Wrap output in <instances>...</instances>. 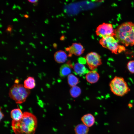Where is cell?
<instances>
[{"label":"cell","instance_id":"obj_39","mask_svg":"<svg viewBox=\"0 0 134 134\" xmlns=\"http://www.w3.org/2000/svg\"><path fill=\"white\" fill-rule=\"evenodd\" d=\"M45 49H46L47 48V47L45 45Z\"/></svg>","mask_w":134,"mask_h":134},{"label":"cell","instance_id":"obj_51","mask_svg":"<svg viewBox=\"0 0 134 134\" xmlns=\"http://www.w3.org/2000/svg\"><path fill=\"white\" fill-rule=\"evenodd\" d=\"M5 43L6 44H7V43L6 42H5Z\"/></svg>","mask_w":134,"mask_h":134},{"label":"cell","instance_id":"obj_49","mask_svg":"<svg viewBox=\"0 0 134 134\" xmlns=\"http://www.w3.org/2000/svg\"><path fill=\"white\" fill-rule=\"evenodd\" d=\"M13 31H14L15 32H16V31L14 29L13 30Z\"/></svg>","mask_w":134,"mask_h":134},{"label":"cell","instance_id":"obj_31","mask_svg":"<svg viewBox=\"0 0 134 134\" xmlns=\"http://www.w3.org/2000/svg\"><path fill=\"white\" fill-rule=\"evenodd\" d=\"M18 8L19 10H21V7L20 6Z\"/></svg>","mask_w":134,"mask_h":134},{"label":"cell","instance_id":"obj_19","mask_svg":"<svg viewBox=\"0 0 134 134\" xmlns=\"http://www.w3.org/2000/svg\"><path fill=\"white\" fill-rule=\"evenodd\" d=\"M127 68L129 71L131 73H134V60L129 62L127 65Z\"/></svg>","mask_w":134,"mask_h":134},{"label":"cell","instance_id":"obj_14","mask_svg":"<svg viewBox=\"0 0 134 134\" xmlns=\"http://www.w3.org/2000/svg\"><path fill=\"white\" fill-rule=\"evenodd\" d=\"M76 134H88L89 131V127L83 124L76 125L74 129Z\"/></svg>","mask_w":134,"mask_h":134},{"label":"cell","instance_id":"obj_15","mask_svg":"<svg viewBox=\"0 0 134 134\" xmlns=\"http://www.w3.org/2000/svg\"><path fill=\"white\" fill-rule=\"evenodd\" d=\"M35 85V79L34 77L32 76L28 77L24 82L23 85L24 87L29 90L34 88Z\"/></svg>","mask_w":134,"mask_h":134},{"label":"cell","instance_id":"obj_27","mask_svg":"<svg viewBox=\"0 0 134 134\" xmlns=\"http://www.w3.org/2000/svg\"><path fill=\"white\" fill-rule=\"evenodd\" d=\"M24 16L26 18H28L29 17V16H28V15H27V14H25L24 15Z\"/></svg>","mask_w":134,"mask_h":134},{"label":"cell","instance_id":"obj_57","mask_svg":"<svg viewBox=\"0 0 134 134\" xmlns=\"http://www.w3.org/2000/svg\"><path fill=\"white\" fill-rule=\"evenodd\" d=\"M0 20H1V19L0 18Z\"/></svg>","mask_w":134,"mask_h":134},{"label":"cell","instance_id":"obj_24","mask_svg":"<svg viewBox=\"0 0 134 134\" xmlns=\"http://www.w3.org/2000/svg\"><path fill=\"white\" fill-rule=\"evenodd\" d=\"M19 80L18 79H16L15 81V84H19Z\"/></svg>","mask_w":134,"mask_h":134},{"label":"cell","instance_id":"obj_22","mask_svg":"<svg viewBox=\"0 0 134 134\" xmlns=\"http://www.w3.org/2000/svg\"><path fill=\"white\" fill-rule=\"evenodd\" d=\"M11 29V28L10 27H8L7 30L9 32H10Z\"/></svg>","mask_w":134,"mask_h":134},{"label":"cell","instance_id":"obj_44","mask_svg":"<svg viewBox=\"0 0 134 134\" xmlns=\"http://www.w3.org/2000/svg\"><path fill=\"white\" fill-rule=\"evenodd\" d=\"M19 6L18 5H17V8H18V7H19Z\"/></svg>","mask_w":134,"mask_h":134},{"label":"cell","instance_id":"obj_42","mask_svg":"<svg viewBox=\"0 0 134 134\" xmlns=\"http://www.w3.org/2000/svg\"><path fill=\"white\" fill-rule=\"evenodd\" d=\"M32 47H33V48H36V47H35V46H32Z\"/></svg>","mask_w":134,"mask_h":134},{"label":"cell","instance_id":"obj_43","mask_svg":"<svg viewBox=\"0 0 134 134\" xmlns=\"http://www.w3.org/2000/svg\"><path fill=\"white\" fill-rule=\"evenodd\" d=\"M12 8H13L14 9L16 8L15 7H14L13 6H12Z\"/></svg>","mask_w":134,"mask_h":134},{"label":"cell","instance_id":"obj_33","mask_svg":"<svg viewBox=\"0 0 134 134\" xmlns=\"http://www.w3.org/2000/svg\"><path fill=\"white\" fill-rule=\"evenodd\" d=\"M3 11L2 10L1 11V14H3Z\"/></svg>","mask_w":134,"mask_h":134},{"label":"cell","instance_id":"obj_25","mask_svg":"<svg viewBox=\"0 0 134 134\" xmlns=\"http://www.w3.org/2000/svg\"><path fill=\"white\" fill-rule=\"evenodd\" d=\"M44 22L45 23L47 24H48V19H46Z\"/></svg>","mask_w":134,"mask_h":134},{"label":"cell","instance_id":"obj_28","mask_svg":"<svg viewBox=\"0 0 134 134\" xmlns=\"http://www.w3.org/2000/svg\"><path fill=\"white\" fill-rule=\"evenodd\" d=\"M129 106V107H132L133 106V105H132L131 104H129L128 105Z\"/></svg>","mask_w":134,"mask_h":134},{"label":"cell","instance_id":"obj_50","mask_svg":"<svg viewBox=\"0 0 134 134\" xmlns=\"http://www.w3.org/2000/svg\"><path fill=\"white\" fill-rule=\"evenodd\" d=\"M22 35L23 36H24V35L23 34H22Z\"/></svg>","mask_w":134,"mask_h":134},{"label":"cell","instance_id":"obj_9","mask_svg":"<svg viewBox=\"0 0 134 134\" xmlns=\"http://www.w3.org/2000/svg\"><path fill=\"white\" fill-rule=\"evenodd\" d=\"M85 77L88 82L91 84H93L98 81L100 77L98 73L96 70H93L89 71L87 73Z\"/></svg>","mask_w":134,"mask_h":134},{"label":"cell","instance_id":"obj_53","mask_svg":"<svg viewBox=\"0 0 134 134\" xmlns=\"http://www.w3.org/2000/svg\"><path fill=\"white\" fill-rule=\"evenodd\" d=\"M26 50H28V48H26Z\"/></svg>","mask_w":134,"mask_h":134},{"label":"cell","instance_id":"obj_29","mask_svg":"<svg viewBox=\"0 0 134 134\" xmlns=\"http://www.w3.org/2000/svg\"><path fill=\"white\" fill-rule=\"evenodd\" d=\"M1 43L3 45L4 43H5V42L3 41H1Z\"/></svg>","mask_w":134,"mask_h":134},{"label":"cell","instance_id":"obj_18","mask_svg":"<svg viewBox=\"0 0 134 134\" xmlns=\"http://www.w3.org/2000/svg\"><path fill=\"white\" fill-rule=\"evenodd\" d=\"M81 92L80 88L76 86L72 87L69 90L70 95L74 98H76L79 96L81 94Z\"/></svg>","mask_w":134,"mask_h":134},{"label":"cell","instance_id":"obj_7","mask_svg":"<svg viewBox=\"0 0 134 134\" xmlns=\"http://www.w3.org/2000/svg\"><path fill=\"white\" fill-rule=\"evenodd\" d=\"M116 30L112 25L109 23H103L97 28L96 31L97 35L102 38L109 36L115 35Z\"/></svg>","mask_w":134,"mask_h":134},{"label":"cell","instance_id":"obj_54","mask_svg":"<svg viewBox=\"0 0 134 134\" xmlns=\"http://www.w3.org/2000/svg\"><path fill=\"white\" fill-rule=\"evenodd\" d=\"M19 15L21 16V14L20 13Z\"/></svg>","mask_w":134,"mask_h":134},{"label":"cell","instance_id":"obj_2","mask_svg":"<svg viewBox=\"0 0 134 134\" xmlns=\"http://www.w3.org/2000/svg\"><path fill=\"white\" fill-rule=\"evenodd\" d=\"M115 37L126 46L134 45V23L132 22L123 23L116 30Z\"/></svg>","mask_w":134,"mask_h":134},{"label":"cell","instance_id":"obj_32","mask_svg":"<svg viewBox=\"0 0 134 134\" xmlns=\"http://www.w3.org/2000/svg\"><path fill=\"white\" fill-rule=\"evenodd\" d=\"M13 6L15 7L16 8H17V6L14 4L13 5Z\"/></svg>","mask_w":134,"mask_h":134},{"label":"cell","instance_id":"obj_52","mask_svg":"<svg viewBox=\"0 0 134 134\" xmlns=\"http://www.w3.org/2000/svg\"><path fill=\"white\" fill-rule=\"evenodd\" d=\"M23 3H25V2H24V1H23Z\"/></svg>","mask_w":134,"mask_h":134},{"label":"cell","instance_id":"obj_35","mask_svg":"<svg viewBox=\"0 0 134 134\" xmlns=\"http://www.w3.org/2000/svg\"><path fill=\"white\" fill-rule=\"evenodd\" d=\"M41 34L43 36H45L44 34H43V33H41Z\"/></svg>","mask_w":134,"mask_h":134},{"label":"cell","instance_id":"obj_13","mask_svg":"<svg viewBox=\"0 0 134 134\" xmlns=\"http://www.w3.org/2000/svg\"><path fill=\"white\" fill-rule=\"evenodd\" d=\"M71 68L72 67L67 63L62 65L60 68V76L63 77L70 74Z\"/></svg>","mask_w":134,"mask_h":134},{"label":"cell","instance_id":"obj_30","mask_svg":"<svg viewBox=\"0 0 134 134\" xmlns=\"http://www.w3.org/2000/svg\"><path fill=\"white\" fill-rule=\"evenodd\" d=\"M22 31V30L21 29H20L19 31V32H21Z\"/></svg>","mask_w":134,"mask_h":134},{"label":"cell","instance_id":"obj_58","mask_svg":"<svg viewBox=\"0 0 134 134\" xmlns=\"http://www.w3.org/2000/svg\"><path fill=\"white\" fill-rule=\"evenodd\" d=\"M34 24L35 25V24Z\"/></svg>","mask_w":134,"mask_h":134},{"label":"cell","instance_id":"obj_36","mask_svg":"<svg viewBox=\"0 0 134 134\" xmlns=\"http://www.w3.org/2000/svg\"><path fill=\"white\" fill-rule=\"evenodd\" d=\"M36 36H33V37L34 38H36Z\"/></svg>","mask_w":134,"mask_h":134},{"label":"cell","instance_id":"obj_34","mask_svg":"<svg viewBox=\"0 0 134 134\" xmlns=\"http://www.w3.org/2000/svg\"><path fill=\"white\" fill-rule=\"evenodd\" d=\"M33 44V43H32V42H30V43H29V44L31 45H32Z\"/></svg>","mask_w":134,"mask_h":134},{"label":"cell","instance_id":"obj_10","mask_svg":"<svg viewBox=\"0 0 134 134\" xmlns=\"http://www.w3.org/2000/svg\"><path fill=\"white\" fill-rule=\"evenodd\" d=\"M81 120L83 124L89 127L93 125L95 122V118L92 114L89 113L83 115L81 117Z\"/></svg>","mask_w":134,"mask_h":134},{"label":"cell","instance_id":"obj_21","mask_svg":"<svg viewBox=\"0 0 134 134\" xmlns=\"http://www.w3.org/2000/svg\"><path fill=\"white\" fill-rule=\"evenodd\" d=\"M28 1L31 2H36L38 0H29Z\"/></svg>","mask_w":134,"mask_h":134},{"label":"cell","instance_id":"obj_26","mask_svg":"<svg viewBox=\"0 0 134 134\" xmlns=\"http://www.w3.org/2000/svg\"><path fill=\"white\" fill-rule=\"evenodd\" d=\"M20 44L21 45H22L24 44V43L23 42V41H22L21 40H20Z\"/></svg>","mask_w":134,"mask_h":134},{"label":"cell","instance_id":"obj_47","mask_svg":"<svg viewBox=\"0 0 134 134\" xmlns=\"http://www.w3.org/2000/svg\"><path fill=\"white\" fill-rule=\"evenodd\" d=\"M0 34H2V32L0 31Z\"/></svg>","mask_w":134,"mask_h":134},{"label":"cell","instance_id":"obj_11","mask_svg":"<svg viewBox=\"0 0 134 134\" xmlns=\"http://www.w3.org/2000/svg\"><path fill=\"white\" fill-rule=\"evenodd\" d=\"M73 68L75 73L80 75L87 73L89 71L83 64L79 63L73 65Z\"/></svg>","mask_w":134,"mask_h":134},{"label":"cell","instance_id":"obj_12","mask_svg":"<svg viewBox=\"0 0 134 134\" xmlns=\"http://www.w3.org/2000/svg\"><path fill=\"white\" fill-rule=\"evenodd\" d=\"M55 61L58 63H62L65 62L67 58V55L64 51L60 50L55 53L54 55Z\"/></svg>","mask_w":134,"mask_h":134},{"label":"cell","instance_id":"obj_6","mask_svg":"<svg viewBox=\"0 0 134 134\" xmlns=\"http://www.w3.org/2000/svg\"><path fill=\"white\" fill-rule=\"evenodd\" d=\"M85 58L88 67L91 70H94L102 64L100 56L96 52H91L89 53Z\"/></svg>","mask_w":134,"mask_h":134},{"label":"cell","instance_id":"obj_5","mask_svg":"<svg viewBox=\"0 0 134 134\" xmlns=\"http://www.w3.org/2000/svg\"><path fill=\"white\" fill-rule=\"evenodd\" d=\"M99 43L103 47L110 51L112 53L117 54L125 51L124 46L119 44L118 41L113 36H109L102 38L99 41Z\"/></svg>","mask_w":134,"mask_h":134},{"label":"cell","instance_id":"obj_37","mask_svg":"<svg viewBox=\"0 0 134 134\" xmlns=\"http://www.w3.org/2000/svg\"><path fill=\"white\" fill-rule=\"evenodd\" d=\"M40 44H43V43L42 42V41H40Z\"/></svg>","mask_w":134,"mask_h":134},{"label":"cell","instance_id":"obj_46","mask_svg":"<svg viewBox=\"0 0 134 134\" xmlns=\"http://www.w3.org/2000/svg\"><path fill=\"white\" fill-rule=\"evenodd\" d=\"M33 11L34 12L35 11V10H34V9H33Z\"/></svg>","mask_w":134,"mask_h":134},{"label":"cell","instance_id":"obj_20","mask_svg":"<svg viewBox=\"0 0 134 134\" xmlns=\"http://www.w3.org/2000/svg\"><path fill=\"white\" fill-rule=\"evenodd\" d=\"M4 116V115L1 111H0V120Z\"/></svg>","mask_w":134,"mask_h":134},{"label":"cell","instance_id":"obj_40","mask_svg":"<svg viewBox=\"0 0 134 134\" xmlns=\"http://www.w3.org/2000/svg\"><path fill=\"white\" fill-rule=\"evenodd\" d=\"M1 27H2V26L1 25V24L0 23V27L1 28Z\"/></svg>","mask_w":134,"mask_h":134},{"label":"cell","instance_id":"obj_3","mask_svg":"<svg viewBox=\"0 0 134 134\" xmlns=\"http://www.w3.org/2000/svg\"><path fill=\"white\" fill-rule=\"evenodd\" d=\"M30 93V90L25 88L23 85L15 83L10 88L8 95L16 103L20 104L25 101Z\"/></svg>","mask_w":134,"mask_h":134},{"label":"cell","instance_id":"obj_55","mask_svg":"<svg viewBox=\"0 0 134 134\" xmlns=\"http://www.w3.org/2000/svg\"><path fill=\"white\" fill-rule=\"evenodd\" d=\"M32 34H33V33H32Z\"/></svg>","mask_w":134,"mask_h":134},{"label":"cell","instance_id":"obj_38","mask_svg":"<svg viewBox=\"0 0 134 134\" xmlns=\"http://www.w3.org/2000/svg\"><path fill=\"white\" fill-rule=\"evenodd\" d=\"M8 4V2H6V5H7Z\"/></svg>","mask_w":134,"mask_h":134},{"label":"cell","instance_id":"obj_41","mask_svg":"<svg viewBox=\"0 0 134 134\" xmlns=\"http://www.w3.org/2000/svg\"><path fill=\"white\" fill-rule=\"evenodd\" d=\"M15 48L16 49H17L18 47H17V46H16L15 47Z\"/></svg>","mask_w":134,"mask_h":134},{"label":"cell","instance_id":"obj_23","mask_svg":"<svg viewBox=\"0 0 134 134\" xmlns=\"http://www.w3.org/2000/svg\"><path fill=\"white\" fill-rule=\"evenodd\" d=\"M12 21H13V22H15V21H18V19L16 18H14V19H12Z\"/></svg>","mask_w":134,"mask_h":134},{"label":"cell","instance_id":"obj_56","mask_svg":"<svg viewBox=\"0 0 134 134\" xmlns=\"http://www.w3.org/2000/svg\"><path fill=\"white\" fill-rule=\"evenodd\" d=\"M35 34H36V33H35Z\"/></svg>","mask_w":134,"mask_h":134},{"label":"cell","instance_id":"obj_59","mask_svg":"<svg viewBox=\"0 0 134 134\" xmlns=\"http://www.w3.org/2000/svg\"><path fill=\"white\" fill-rule=\"evenodd\" d=\"M24 27H26L25 26Z\"/></svg>","mask_w":134,"mask_h":134},{"label":"cell","instance_id":"obj_45","mask_svg":"<svg viewBox=\"0 0 134 134\" xmlns=\"http://www.w3.org/2000/svg\"><path fill=\"white\" fill-rule=\"evenodd\" d=\"M26 13H27V14H29V13L28 11H26Z\"/></svg>","mask_w":134,"mask_h":134},{"label":"cell","instance_id":"obj_16","mask_svg":"<svg viewBox=\"0 0 134 134\" xmlns=\"http://www.w3.org/2000/svg\"><path fill=\"white\" fill-rule=\"evenodd\" d=\"M23 114V113L19 108L12 110L10 112L11 117L12 120L15 121L20 120L22 118Z\"/></svg>","mask_w":134,"mask_h":134},{"label":"cell","instance_id":"obj_48","mask_svg":"<svg viewBox=\"0 0 134 134\" xmlns=\"http://www.w3.org/2000/svg\"><path fill=\"white\" fill-rule=\"evenodd\" d=\"M12 9H13V10H14V8H12Z\"/></svg>","mask_w":134,"mask_h":134},{"label":"cell","instance_id":"obj_4","mask_svg":"<svg viewBox=\"0 0 134 134\" xmlns=\"http://www.w3.org/2000/svg\"><path fill=\"white\" fill-rule=\"evenodd\" d=\"M109 87L111 92L114 95L123 96L130 91V89L124 78L116 76L111 80Z\"/></svg>","mask_w":134,"mask_h":134},{"label":"cell","instance_id":"obj_17","mask_svg":"<svg viewBox=\"0 0 134 134\" xmlns=\"http://www.w3.org/2000/svg\"><path fill=\"white\" fill-rule=\"evenodd\" d=\"M67 82L71 87L76 86L79 83V79L72 74L68 75L67 77Z\"/></svg>","mask_w":134,"mask_h":134},{"label":"cell","instance_id":"obj_1","mask_svg":"<svg viewBox=\"0 0 134 134\" xmlns=\"http://www.w3.org/2000/svg\"><path fill=\"white\" fill-rule=\"evenodd\" d=\"M37 126L36 117L33 114L28 112L23 113L19 120H12V129L15 134H34Z\"/></svg>","mask_w":134,"mask_h":134},{"label":"cell","instance_id":"obj_8","mask_svg":"<svg viewBox=\"0 0 134 134\" xmlns=\"http://www.w3.org/2000/svg\"><path fill=\"white\" fill-rule=\"evenodd\" d=\"M65 50L68 53V56L70 57L73 54L78 56L81 55L84 53L85 49L80 43H74L66 48Z\"/></svg>","mask_w":134,"mask_h":134}]
</instances>
